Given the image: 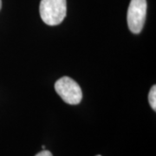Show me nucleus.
<instances>
[{
    "mask_svg": "<svg viewBox=\"0 0 156 156\" xmlns=\"http://www.w3.org/2000/svg\"><path fill=\"white\" fill-rule=\"evenodd\" d=\"M39 11L42 20L46 24L58 25L66 17L67 2L66 0H41Z\"/></svg>",
    "mask_w": 156,
    "mask_h": 156,
    "instance_id": "obj_1",
    "label": "nucleus"
},
{
    "mask_svg": "<svg viewBox=\"0 0 156 156\" xmlns=\"http://www.w3.org/2000/svg\"><path fill=\"white\" fill-rule=\"evenodd\" d=\"M56 93L68 104L76 105L83 99V92L81 87L69 76H63L58 79L55 83Z\"/></svg>",
    "mask_w": 156,
    "mask_h": 156,
    "instance_id": "obj_2",
    "label": "nucleus"
},
{
    "mask_svg": "<svg viewBox=\"0 0 156 156\" xmlns=\"http://www.w3.org/2000/svg\"><path fill=\"white\" fill-rule=\"evenodd\" d=\"M147 15V0H131L128 6L127 21L130 31L138 34L143 29Z\"/></svg>",
    "mask_w": 156,
    "mask_h": 156,
    "instance_id": "obj_3",
    "label": "nucleus"
},
{
    "mask_svg": "<svg viewBox=\"0 0 156 156\" xmlns=\"http://www.w3.org/2000/svg\"><path fill=\"white\" fill-rule=\"evenodd\" d=\"M148 101L151 108L155 111L156 110V86L154 85L151 88L149 94H148Z\"/></svg>",
    "mask_w": 156,
    "mask_h": 156,
    "instance_id": "obj_4",
    "label": "nucleus"
},
{
    "mask_svg": "<svg viewBox=\"0 0 156 156\" xmlns=\"http://www.w3.org/2000/svg\"><path fill=\"white\" fill-rule=\"evenodd\" d=\"M36 156H53V155H52V154L50 153V151L43 150V151H41L40 153H38V154H37Z\"/></svg>",
    "mask_w": 156,
    "mask_h": 156,
    "instance_id": "obj_5",
    "label": "nucleus"
},
{
    "mask_svg": "<svg viewBox=\"0 0 156 156\" xmlns=\"http://www.w3.org/2000/svg\"><path fill=\"white\" fill-rule=\"evenodd\" d=\"M1 8H2V0H0V10H1Z\"/></svg>",
    "mask_w": 156,
    "mask_h": 156,
    "instance_id": "obj_6",
    "label": "nucleus"
},
{
    "mask_svg": "<svg viewBox=\"0 0 156 156\" xmlns=\"http://www.w3.org/2000/svg\"><path fill=\"white\" fill-rule=\"evenodd\" d=\"M96 156H101V155H96Z\"/></svg>",
    "mask_w": 156,
    "mask_h": 156,
    "instance_id": "obj_7",
    "label": "nucleus"
}]
</instances>
